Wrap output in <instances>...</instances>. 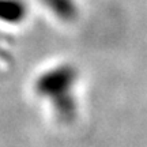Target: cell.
<instances>
[{
  "label": "cell",
  "mask_w": 147,
  "mask_h": 147,
  "mask_svg": "<svg viewBox=\"0 0 147 147\" xmlns=\"http://www.w3.org/2000/svg\"><path fill=\"white\" fill-rule=\"evenodd\" d=\"M30 7L26 0H0V22L19 25L29 16Z\"/></svg>",
  "instance_id": "cell-3"
},
{
  "label": "cell",
  "mask_w": 147,
  "mask_h": 147,
  "mask_svg": "<svg viewBox=\"0 0 147 147\" xmlns=\"http://www.w3.org/2000/svg\"><path fill=\"white\" fill-rule=\"evenodd\" d=\"M78 71L72 64L61 63L45 69L34 80V91L48 101L60 123L69 124L75 120L78 105L75 100V84Z\"/></svg>",
  "instance_id": "cell-1"
},
{
  "label": "cell",
  "mask_w": 147,
  "mask_h": 147,
  "mask_svg": "<svg viewBox=\"0 0 147 147\" xmlns=\"http://www.w3.org/2000/svg\"><path fill=\"white\" fill-rule=\"evenodd\" d=\"M40 1L56 19L65 23L76 21L80 15V4L78 0H40Z\"/></svg>",
  "instance_id": "cell-2"
}]
</instances>
